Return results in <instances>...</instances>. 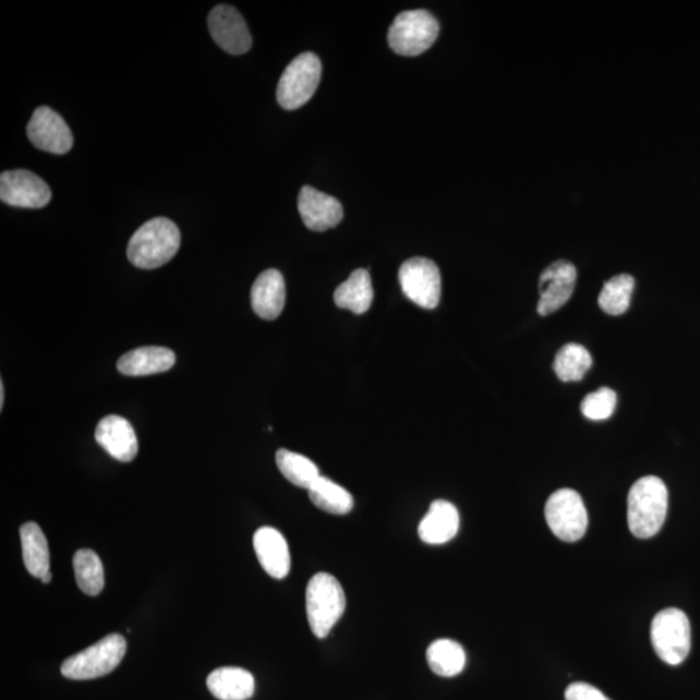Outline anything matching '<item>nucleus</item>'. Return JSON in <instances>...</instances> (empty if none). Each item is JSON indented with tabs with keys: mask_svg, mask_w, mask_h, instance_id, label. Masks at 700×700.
<instances>
[{
	"mask_svg": "<svg viewBox=\"0 0 700 700\" xmlns=\"http://www.w3.org/2000/svg\"><path fill=\"white\" fill-rule=\"evenodd\" d=\"M668 490L662 479L644 476L628 494V524L638 539L654 538L667 517Z\"/></svg>",
	"mask_w": 700,
	"mask_h": 700,
	"instance_id": "nucleus-1",
	"label": "nucleus"
},
{
	"mask_svg": "<svg viewBox=\"0 0 700 700\" xmlns=\"http://www.w3.org/2000/svg\"><path fill=\"white\" fill-rule=\"evenodd\" d=\"M181 246V232L173 221L157 217L136 230L128 245V258L140 269H157L168 264Z\"/></svg>",
	"mask_w": 700,
	"mask_h": 700,
	"instance_id": "nucleus-2",
	"label": "nucleus"
},
{
	"mask_svg": "<svg viewBox=\"0 0 700 700\" xmlns=\"http://www.w3.org/2000/svg\"><path fill=\"white\" fill-rule=\"evenodd\" d=\"M347 600L341 583L333 575H314L306 587V616L313 635L326 638L345 614Z\"/></svg>",
	"mask_w": 700,
	"mask_h": 700,
	"instance_id": "nucleus-3",
	"label": "nucleus"
},
{
	"mask_svg": "<svg viewBox=\"0 0 700 700\" xmlns=\"http://www.w3.org/2000/svg\"><path fill=\"white\" fill-rule=\"evenodd\" d=\"M126 653V640L121 635H109L93 647L68 657L61 665V675L70 679H94L111 674Z\"/></svg>",
	"mask_w": 700,
	"mask_h": 700,
	"instance_id": "nucleus-4",
	"label": "nucleus"
},
{
	"mask_svg": "<svg viewBox=\"0 0 700 700\" xmlns=\"http://www.w3.org/2000/svg\"><path fill=\"white\" fill-rule=\"evenodd\" d=\"M440 25L425 10L401 12L389 27L388 44L402 57H418L435 44Z\"/></svg>",
	"mask_w": 700,
	"mask_h": 700,
	"instance_id": "nucleus-5",
	"label": "nucleus"
},
{
	"mask_svg": "<svg viewBox=\"0 0 700 700\" xmlns=\"http://www.w3.org/2000/svg\"><path fill=\"white\" fill-rule=\"evenodd\" d=\"M651 642L664 663L681 664L691 648L689 617L678 608L662 610L651 623Z\"/></svg>",
	"mask_w": 700,
	"mask_h": 700,
	"instance_id": "nucleus-6",
	"label": "nucleus"
},
{
	"mask_svg": "<svg viewBox=\"0 0 700 700\" xmlns=\"http://www.w3.org/2000/svg\"><path fill=\"white\" fill-rule=\"evenodd\" d=\"M322 64L317 55H299L279 80L277 99L281 108L294 111L312 99L319 85Z\"/></svg>",
	"mask_w": 700,
	"mask_h": 700,
	"instance_id": "nucleus-7",
	"label": "nucleus"
},
{
	"mask_svg": "<svg viewBox=\"0 0 700 700\" xmlns=\"http://www.w3.org/2000/svg\"><path fill=\"white\" fill-rule=\"evenodd\" d=\"M545 517L548 528L562 541L576 542L587 533V507L580 494L574 490L553 493L545 506Z\"/></svg>",
	"mask_w": 700,
	"mask_h": 700,
	"instance_id": "nucleus-8",
	"label": "nucleus"
},
{
	"mask_svg": "<svg viewBox=\"0 0 700 700\" xmlns=\"http://www.w3.org/2000/svg\"><path fill=\"white\" fill-rule=\"evenodd\" d=\"M398 279L405 297L423 309H435L442 299V274L434 261L414 257L403 263Z\"/></svg>",
	"mask_w": 700,
	"mask_h": 700,
	"instance_id": "nucleus-9",
	"label": "nucleus"
},
{
	"mask_svg": "<svg viewBox=\"0 0 700 700\" xmlns=\"http://www.w3.org/2000/svg\"><path fill=\"white\" fill-rule=\"evenodd\" d=\"M0 198L12 207L39 209L51 201V190L29 170H10L0 176Z\"/></svg>",
	"mask_w": 700,
	"mask_h": 700,
	"instance_id": "nucleus-10",
	"label": "nucleus"
},
{
	"mask_svg": "<svg viewBox=\"0 0 700 700\" xmlns=\"http://www.w3.org/2000/svg\"><path fill=\"white\" fill-rule=\"evenodd\" d=\"M31 142L45 153L64 155L73 147V134L63 117L48 107L34 111L26 128Z\"/></svg>",
	"mask_w": 700,
	"mask_h": 700,
	"instance_id": "nucleus-11",
	"label": "nucleus"
},
{
	"mask_svg": "<svg viewBox=\"0 0 700 700\" xmlns=\"http://www.w3.org/2000/svg\"><path fill=\"white\" fill-rule=\"evenodd\" d=\"M578 271L574 264L560 260L547 266L539 280L540 301L538 312L542 317L551 315L571 299Z\"/></svg>",
	"mask_w": 700,
	"mask_h": 700,
	"instance_id": "nucleus-12",
	"label": "nucleus"
},
{
	"mask_svg": "<svg viewBox=\"0 0 700 700\" xmlns=\"http://www.w3.org/2000/svg\"><path fill=\"white\" fill-rule=\"evenodd\" d=\"M209 32L216 44L231 55H243L252 47V36L244 19L231 5L219 4L208 17Z\"/></svg>",
	"mask_w": 700,
	"mask_h": 700,
	"instance_id": "nucleus-13",
	"label": "nucleus"
},
{
	"mask_svg": "<svg viewBox=\"0 0 700 700\" xmlns=\"http://www.w3.org/2000/svg\"><path fill=\"white\" fill-rule=\"evenodd\" d=\"M299 212L306 228L318 232L336 228L345 217L338 198L311 186L300 191Z\"/></svg>",
	"mask_w": 700,
	"mask_h": 700,
	"instance_id": "nucleus-14",
	"label": "nucleus"
},
{
	"mask_svg": "<svg viewBox=\"0 0 700 700\" xmlns=\"http://www.w3.org/2000/svg\"><path fill=\"white\" fill-rule=\"evenodd\" d=\"M96 443L120 462H132L138 455V438L133 425L125 418H102L95 431Z\"/></svg>",
	"mask_w": 700,
	"mask_h": 700,
	"instance_id": "nucleus-15",
	"label": "nucleus"
},
{
	"mask_svg": "<svg viewBox=\"0 0 700 700\" xmlns=\"http://www.w3.org/2000/svg\"><path fill=\"white\" fill-rule=\"evenodd\" d=\"M253 546L266 574L274 579H285L291 569V555L287 541L276 528L261 527L253 536Z\"/></svg>",
	"mask_w": 700,
	"mask_h": 700,
	"instance_id": "nucleus-16",
	"label": "nucleus"
},
{
	"mask_svg": "<svg viewBox=\"0 0 700 700\" xmlns=\"http://www.w3.org/2000/svg\"><path fill=\"white\" fill-rule=\"evenodd\" d=\"M251 303L260 318L274 321L279 317L286 304V283L280 271L269 269L261 274L253 283Z\"/></svg>",
	"mask_w": 700,
	"mask_h": 700,
	"instance_id": "nucleus-17",
	"label": "nucleus"
},
{
	"mask_svg": "<svg viewBox=\"0 0 700 700\" xmlns=\"http://www.w3.org/2000/svg\"><path fill=\"white\" fill-rule=\"evenodd\" d=\"M459 530V512L448 500L437 499L424 515L418 534L425 544L443 545L455 539Z\"/></svg>",
	"mask_w": 700,
	"mask_h": 700,
	"instance_id": "nucleus-18",
	"label": "nucleus"
},
{
	"mask_svg": "<svg viewBox=\"0 0 700 700\" xmlns=\"http://www.w3.org/2000/svg\"><path fill=\"white\" fill-rule=\"evenodd\" d=\"M174 363L173 350L164 347H143L123 354L117 362V369L123 375L146 376L167 373Z\"/></svg>",
	"mask_w": 700,
	"mask_h": 700,
	"instance_id": "nucleus-19",
	"label": "nucleus"
},
{
	"mask_svg": "<svg viewBox=\"0 0 700 700\" xmlns=\"http://www.w3.org/2000/svg\"><path fill=\"white\" fill-rule=\"evenodd\" d=\"M207 686L210 695L219 700H246L255 692V677L251 672L238 667L213 671Z\"/></svg>",
	"mask_w": 700,
	"mask_h": 700,
	"instance_id": "nucleus-20",
	"label": "nucleus"
},
{
	"mask_svg": "<svg viewBox=\"0 0 700 700\" xmlns=\"http://www.w3.org/2000/svg\"><path fill=\"white\" fill-rule=\"evenodd\" d=\"M374 291L372 278L366 269H359L336 288L335 304L354 314L366 313L373 304Z\"/></svg>",
	"mask_w": 700,
	"mask_h": 700,
	"instance_id": "nucleus-21",
	"label": "nucleus"
},
{
	"mask_svg": "<svg viewBox=\"0 0 700 700\" xmlns=\"http://www.w3.org/2000/svg\"><path fill=\"white\" fill-rule=\"evenodd\" d=\"M24 565L34 578L43 579L50 572V552L47 539L37 523H26L20 528Z\"/></svg>",
	"mask_w": 700,
	"mask_h": 700,
	"instance_id": "nucleus-22",
	"label": "nucleus"
},
{
	"mask_svg": "<svg viewBox=\"0 0 700 700\" xmlns=\"http://www.w3.org/2000/svg\"><path fill=\"white\" fill-rule=\"evenodd\" d=\"M427 663L434 674L442 677H455L466 667L464 649L456 641L437 640L427 649Z\"/></svg>",
	"mask_w": 700,
	"mask_h": 700,
	"instance_id": "nucleus-23",
	"label": "nucleus"
},
{
	"mask_svg": "<svg viewBox=\"0 0 700 700\" xmlns=\"http://www.w3.org/2000/svg\"><path fill=\"white\" fill-rule=\"evenodd\" d=\"M309 497L318 509L333 515H346L354 506L352 494L325 476H319L311 486Z\"/></svg>",
	"mask_w": 700,
	"mask_h": 700,
	"instance_id": "nucleus-24",
	"label": "nucleus"
},
{
	"mask_svg": "<svg viewBox=\"0 0 700 700\" xmlns=\"http://www.w3.org/2000/svg\"><path fill=\"white\" fill-rule=\"evenodd\" d=\"M276 461L281 475L299 488L311 490L321 476L317 464L299 452L280 449L277 451Z\"/></svg>",
	"mask_w": 700,
	"mask_h": 700,
	"instance_id": "nucleus-25",
	"label": "nucleus"
},
{
	"mask_svg": "<svg viewBox=\"0 0 700 700\" xmlns=\"http://www.w3.org/2000/svg\"><path fill=\"white\" fill-rule=\"evenodd\" d=\"M592 355L586 347L569 342L558 350L553 369L562 382H580L592 367Z\"/></svg>",
	"mask_w": 700,
	"mask_h": 700,
	"instance_id": "nucleus-26",
	"label": "nucleus"
},
{
	"mask_svg": "<svg viewBox=\"0 0 700 700\" xmlns=\"http://www.w3.org/2000/svg\"><path fill=\"white\" fill-rule=\"evenodd\" d=\"M73 568L79 588L87 595H98L105 588V569L98 554L82 548L74 554Z\"/></svg>",
	"mask_w": 700,
	"mask_h": 700,
	"instance_id": "nucleus-27",
	"label": "nucleus"
},
{
	"mask_svg": "<svg viewBox=\"0 0 700 700\" xmlns=\"http://www.w3.org/2000/svg\"><path fill=\"white\" fill-rule=\"evenodd\" d=\"M635 290V278L629 274H620L606 281L600 293L599 304L608 315H621L630 305L631 293Z\"/></svg>",
	"mask_w": 700,
	"mask_h": 700,
	"instance_id": "nucleus-28",
	"label": "nucleus"
},
{
	"mask_svg": "<svg viewBox=\"0 0 700 700\" xmlns=\"http://www.w3.org/2000/svg\"><path fill=\"white\" fill-rule=\"evenodd\" d=\"M617 397L613 389L603 387L589 394L581 402V413L590 421H606L613 417Z\"/></svg>",
	"mask_w": 700,
	"mask_h": 700,
	"instance_id": "nucleus-29",
	"label": "nucleus"
},
{
	"mask_svg": "<svg viewBox=\"0 0 700 700\" xmlns=\"http://www.w3.org/2000/svg\"><path fill=\"white\" fill-rule=\"evenodd\" d=\"M566 700H611L595 686L587 683H574L565 692Z\"/></svg>",
	"mask_w": 700,
	"mask_h": 700,
	"instance_id": "nucleus-30",
	"label": "nucleus"
},
{
	"mask_svg": "<svg viewBox=\"0 0 700 700\" xmlns=\"http://www.w3.org/2000/svg\"><path fill=\"white\" fill-rule=\"evenodd\" d=\"M4 407V386L3 382H0V409L3 410Z\"/></svg>",
	"mask_w": 700,
	"mask_h": 700,
	"instance_id": "nucleus-31",
	"label": "nucleus"
},
{
	"mask_svg": "<svg viewBox=\"0 0 700 700\" xmlns=\"http://www.w3.org/2000/svg\"><path fill=\"white\" fill-rule=\"evenodd\" d=\"M51 579H52V576H51V574H50V572H48V574H47V575H45V576H44V578H43V579H40V580H43V582H44V583H50V582H51Z\"/></svg>",
	"mask_w": 700,
	"mask_h": 700,
	"instance_id": "nucleus-32",
	"label": "nucleus"
}]
</instances>
